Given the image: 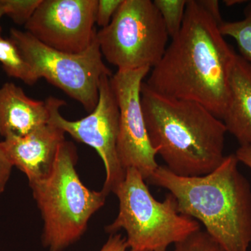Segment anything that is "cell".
<instances>
[{
    "label": "cell",
    "instance_id": "obj_1",
    "mask_svg": "<svg viewBox=\"0 0 251 251\" xmlns=\"http://www.w3.org/2000/svg\"><path fill=\"white\" fill-rule=\"evenodd\" d=\"M221 24L200 0H187L182 27L145 85L162 95L201 104L222 120L237 53L221 34Z\"/></svg>",
    "mask_w": 251,
    "mask_h": 251
},
{
    "label": "cell",
    "instance_id": "obj_2",
    "mask_svg": "<svg viewBox=\"0 0 251 251\" xmlns=\"http://www.w3.org/2000/svg\"><path fill=\"white\" fill-rule=\"evenodd\" d=\"M235 154L214 171L184 177L158 166L148 181L168 191L178 212L202 223L226 251H249L251 244V187L239 171Z\"/></svg>",
    "mask_w": 251,
    "mask_h": 251
},
{
    "label": "cell",
    "instance_id": "obj_3",
    "mask_svg": "<svg viewBox=\"0 0 251 251\" xmlns=\"http://www.w3.org/2000/svg\"><path fill=\"white\" fill-rule=\"evenodd\" d=\"M141 103L151 145L172 173L203 176L224 161L226 126L202 105L162 95L145 82Z\"/></svg>",
    "mask_w": 251,
    "mask_h": 251
},
{
    "label": "cell",
    "instance_id": "obj_4",
    "mask_svg": "<svg viewBox=\"0 0 251 251\" xmlns=\"http://www.w3.org/2000/svg\"><path fill=\"white\" fill-rule=\"evenodd\" d=\"M77 159L76 148L65 140L50 174L29 186L44 221L43 245L50 251H62L78 241L106 200L103 191H91L82 184Z\"/></svg>",
    "mask_w": 251,
    "mask_h": 251
},
{
    "label": "cell",
    "instance_id": "obj_5",
    "mask_svg": "<svg viewBox=\"0 0 251 251\" xmlns=\"http://www.w3.org/2000/svg\"><path fill=\"white\" fill-rule=\"evenodd\" d=\"M113 193L119 200V212L105 231L113 234L124 229L129 251H168L171 244L201 229L196 220L178 212L171 193L162 202L156 201L135 168L126 170Z\"/></svg>",
    "mask_w": 251,
    "mask_h": 251
},
{
    "label": "cell",
    "instance_id": "obj_6",
    "mask_svg": "<svg viewBox=\"0 0 251 251\" xmlns=\"http://www.w3.org/2000/svg\"><path fill=\"white\" fill-rule=\"evenodd\" d=\"M168 38L150 0H123L110 24L97 34L102 55L117 71L153 69L166 52Z\"/></svg>",
    "mask_w": 251,
    "mask_h": 251
},
{
    "label": "cell",
    "instance_id": "obj_7",
    "mask_svg": "<svg viewBox=\"0 0 251 251\" xmlns=\"http://www.w3.org/2000/svg\"><path fill=\"white\" fill-rule=\"evenodd\" d=\"M9 39L38 78H45L92 112L99 101V85L104 75L112 74L103 60L97 36L83 52L67 53L50 49L27 31L13 28Z\"/></svg>",
    "mask_w": 251,
    "mask_h": 251
},
{
    "label": "cell",
    "instance_id": "obj_8",
    "mask_svg": "<svg viewBox=\"0 0 251 251\" xmlns=\"http://www.w3.org/2000/svg\"><path fill=\"white\" fill-rule=\"evenodd\" d=\"M110 77L107 75L101 77L98 103L93 111L81 120L71 121L62 117L59 108L66 105L64 100L52 97L46 100L49 123L62 128L77 141L94 149L101 158L106 174L101 191L107 196L114 193L126 176L117 156L120 111Z\"/></svg>",
    "mask_w": 251,
    "mask_h": 251
},
{
    "label": "cell",
    "instance_id": "obj_9",
    "mask_svg": "<svg viewBox=\"0 0 251 251\" xmlns=\"http://www.w3.org/2000/svg\"><path fill=\"white\" fill-rule=\"evenodd\" d=\"M150 68L117 71L110 77L120 111L117 152L126 172L135 168L148 181L158 167L149 138L141 103V87Z\"/></svg>",
    "mask_w": 251,
    "mask_h": 251
},
{
    "label": "cell",
    "instance_id": "obj_10",
    "mask_svg": "<svg viewBox=\"0 0 251 251\" xmlns=\"http://www.w3.org/2000/svg\"><path fill=\"white\" fill-rule=\"evenodd\" d=\"M97 5L98 0H42L25 28L50 49L80 53L97 36Z\"/></svg>",
    "mask_w": 251,
    "mask_h": 251
},
{
    "label": "cell",
    "instance_id": "obj_11",
    "mask_svg": "<svg viewBox=\"0 0 251 251\" xmlns=\"http://www.w3.org/2000/svg\"><path fill=\"white\" fill-rule=\"evenodd\" d=\"M65 133L49 122L26 136L6 138L1 143L13 166L25 174L30 186L50 174Z\"/></svg>",
    "mask_w": 251,
    "mask_h": 251
},
{
    "label": "cell",
    "instance_id": "obj_12",
    "mask_svg": "<svg viewBox=\"0 0 251 251\" xmlns=\"http://www.w3.org/2000/svg\"><path fill=\"white\" fill-rule=\"evenodd\" d=\"M49 118L46 100L29 98L12 82L0 88V135L4 139L26 136L47 125Z\"/></svg>",
    "mask_w": 251,
    "mask_h": 251
},
{
    "label": "cell",
    "instance_id": "obj_13",
    "mask_svg": "<svg viewBox=\"0 0 251 251\" xmlns=\"http://www.w3.org/2000/svg\"><path fill=\"white\" fill-rule=\"evenodd\" d=\"M222 121L240 146L251 147V63L237 53L229 72L228 101Z\"/></svg>",
    "mask_w": 251,
    "mask_h": 251
},
{
    "label": "cell",
    "instance_id": "obj_14",
    "mask_svg": "<svg viewBox=\"0 0 251 251\" xmlns=\"http://www.w3.org/2000/svg\"><path fill=\"white\" fill-rule=\"evenodd\" d=\"M0 63L9 77L33 85L39 80L29 64L23 57L17 46L10 39L0 36Z\"/></svg>",
    "mask_w": 251,
    "mask_h": 251
},
{
    "label": "cell",
    "instance_id": "obj_15",
    "mask_svg": "<svg viewBox=\"0 0 251 251\" xmlns=\"http://www.w3.org/2000/svg\"><path fill=\"white\" fill-rule=\"evenodd\" d=\"M220 31L224 36H229L237 43L239 55L251 63V1L244 9V17L240 21L223 22Z\"/></svg>",
    "mask_w": 251,
    "mask_h": 251
},
{
    "label": "cell",
    "instance_id": "obj_16",
    "mask_svg": "<svg viewBox=\"0 0 251 251\" xmlns=\"http://www.w3.org/2000/svg\"><path fill=\"white\" fill-rule=\"evenodd\" d=\"M169 37H175L182 27L187 0H154Z\"/></svg>",
    "mask_w": 251,
    "mask_h": 251
},
{
    "label": "cell",
    "instance_id": "obj_17",
    "mask_svg": "<svg viewBox=\"0 0 251 251\" xmlns=\"http://www.w3.org/2000/svg\"><path fill=\"white\" fill-rule=\"evenodd\" d=\"M41 2L42 0H0V9L16 24L25 25Z\"/></svg>",
    "mask_w": 251,
    "mask_h": 251
},
{
    "label": "cell",
    "instance_id": "obj_18",
    "mask_svg": "<svg viewBox=\"0 0 251 251\" xmlns=\"http://www.w3.org/2000/svg\"><path fill=\"white\" fill-rule=\"evenodd\" d=\"M174 251H226L205 230L196 231L175 244Z\"/></svg>",
    "mask_w": 251,
    "mask_h": 251
},
{
    "label": "cell",
    "instance_id": "obj_19",
    "mask_svg": "<svg viewBox=\"0 0 251 251\" xmlns=\"http://www.w3.org/2000/svg\"><path fill=\"white\" fill-rule=\"evenodd\" d=\"M122 2L123 0H98L96 24L101 29L107 27L111 22Z\"/></svg>",
    "mask_w": 251,
    "mask_h": 251
},
{
    "label": "cell",
    "instance_id": "obj_20",
    "mask_svg": "<svg viewBox=\"0 0 251 251\" xmlns=\"http://www.w3.org/2000/svg\"><path fill=\"white\" fill-rule=\"evenodd\" d=\"M13 167L14 166L5 151L2 143L0 141V196L4 192Z\"/></svg>",
    "mask_w": 251,
    "mask_h": 251
},
{
    "label": "cell",
    "instance_id": "obj_21",
    "mask_svg": "<svg viewBox=\"0 0 251 251\" xmlns=\"http://www.w3.org/2000/svg\"><path fill=\"white\" fill-rule=\"evenodd\" d=\"M128 249L126 237L121 234H113L99 251H126Z\"/></svg>",
    "mask_w": 251,
    "mask_h": 251
},
{
    "label": "cell",
    "instance_id": "obj_22",
    "mask_svg": "<svg viewBox=\"0 0 251 251\" xmlns=\"http://www.w3.org/2000/svg\"><path fill=\"white\" fill-rule=\"evenodd\" d=\"M200 2L219 23H222L224 21L221 18L220 12L219 2L217 0H200Z\"/></svg>",
    "mask_w": 251,
    "mask_h": 251
},
{
    "label": "cell",
    "instance_id": "obj_23",
    "mask_svg": "<svg viewBox=\"0 0 251 251\" xmlns=\"http://www.w3.org/2000/svg\"><path fill=\"white\" fill-rule=\"evenodd\" d=\"M238 161L245 165L251 171V147L240 146L234 153Z\"/></svg>",
    "mask_w": 251,
    "mask_h": 251
},
{
    "label": "cell",
    "instance_id": "obj_24",
    "mask_svg": "<svg viewBox=\"0 0 251 251\" xmlns=\"http://www.w3.org/2000/svg\"><path fill=\"white\" fill-rule=\"evenodd\" d=\"M224 2L227 6H231L236 4H242L243 2H247V1H242V0H226Z\"/></svg>",
    "mask_w": 251,
    "mask_h": 251
},
{
    "label": "cell",
    "instance_id": "obj_25",
    "mask_svg": "<svg viewBox=\"0 0 251 251\" xmlns=\"http://www.w3.org/2000/svg\"><path fill=\"white\" fill-rule=\"evenodd\" d=\"M4 16V13H3V11H1V9H0V19H1V18L2 17V16ZM1 27H0V36H1Z\"/></svg>",
    "mask_w": 251,
    "mask_h": 251
}]
</instances>
